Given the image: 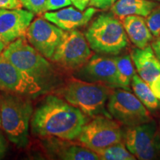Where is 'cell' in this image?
<instances>
[{
	"mask_svg": "<svg viewBox=\"0 0 160 160\" xmlns=\"http://www.w3.org/2000/svg\"><path fill=\"white\" fill-rule=\"evenodd\" d=\"M102 160H136L134 156L130 153L124 142L110 145L108 147L93 151Z\"/></svg>",
	"mask_w": 160,
	"mask_h": 160,
	"instance_id": "21",
	"label": "cell"
},
{
	"mask_svg": "<svg viewBox=\"0 0 160 160\" xmlns=\"http://www.w3.org/2000/svg\"><path fill=\"white\" fill-rule=\"evenodd\" d=\"M148 27L153 37H160V3L145 17Z\"/></svg>",
	"mask_w": 160,
	"mask_h": 160,
	"instance_id": "22",
	"label": "cell"
},
{
	"mask_svg": "<svg viewBox=\"0 0 160 160\" xmlns=\"http://www.w3.org/2000/svg\"><path fill=\"white\" fill-rule=\"evenodd\" d=\"M71 3L79 11H85L89 6L91 0H71Z\"/></svg>",
	"mask_w": 160,
	"mask_h": 160,
	"instance_id": "28",
	"label": "cell"
},
{
	"mask_svg": "<svg viewBox=\"0 0 160 160\" xmlns=\"http://www.w3.org/2000/svg\"><path fill=\"white\" fill-rule=\"evenodd\" d=\"M149 85L156 97L160 100V75L158 76Z\"/></svg>",
	"mask_w": 160,
	"mask_h": 160,
	"instance_id": "27",
	"label": "cell"
},
{
	"mask_svg": "<svg viewBox=\"0 0 160 160\" xmlns=\"http://www.w3.org/2000/svg\"><path fill=\"white\" fill-rule=\"evenodd\" d=\"M108 113L126 128L147 123L153 118L137 96L123 88H113L107 102Z\"/></svg>",
	"mask_w": 160,
	"mask_h": 160,
	"instance_id": "6",
	"label": "cell"
},
{
	"mask_svg": "<svg viewBox=\"0 0 160 160\" xmlns=\"http://www.w3.org/2000/svg\"><path fill=\"white\" fill-rule=\"evenodd\" d=\"M85 34L77 30L66 31L51 60L67 70H77L93 57Z\"/></svg>",
	"mask_w": 160,
	"mask_h": 160,
	"instance_id": "9",
	"label": "cell"
},
{
	"mask_svg": "<svg viewBox=\"0 0 160 160\" xmlns=\"http://www.w3.org/2000/svg\"><path fill=\"white\" fill-rule=\"evenodd\" d=\"M159 129H160V118H159Z\"/></svg>",
	"mask_w": 160,
	"mask_h": 160,
	"instance_id": "34",
	"label": "cell"
},
{
	"mask_svg": "<svg viewBox=\"0 0 160 160\" xmlns=\"http://www.w3.org/2000/svg\"><path fill=\"white\" fill-rule=\"evenodd\" d=\"M117 1V0H91L89 6L100 10H108L111 8Z\"/></svg>",
	"mask_w": 160,
	"mask_h": 160,
	"instance_id": "25",
	"label": "cell"
},
{
	"mask_svg": "<svg viewBox=\"0 0 160 160\" xmlns=\"http://www.w3.org/2000/svg\"><path fill=\"white\" fill-rule=\"evenodd\" d=\"M152 1H156V2H160V0H152Z\"/></svg>",
	"mask_w": 160,
	"mask_h": 160,
	"instance_id": "33",
	"label": "cell"
},
{
	"mask_svg": "<svg viewBox=\"0 0 160 160\" xmlns=\"http://www.w3.org/2000/svg\"><path fill=\"white\" fill-rule=\"evenodd\" d=\"M159 4L152 0H117L111 9L116 17L122 20L130 15L146 17Z\"/></svg>",
	"mask_w": 160,
	"mask_h": 160,
	"instance_id": "18",
	"label": "cell"
},
{
	"mask_svg": "<svg viewBox=\"0 0 160 160\" xmlns=\"http://www.w3.org/2000/svg\"><path fill=\"white\" fill-rule=\"evenodd\" d=\"M97 12V8L93 7L85 11L68 7L57 11L45 12L43 17L63 31H68L87 25Z\"/></svg>",
	"mask_w": 160,
	"mask_h": 160,
	"instance_id": "14",
	"label": "cell"
},
{
	"mask_svg": "<svg viewBox=\"0 0 160 160\" xmlns=\"http://www.w3.org/2000/svg\"><path fill=\"white\" fill-rule=\"evenodd\" d=\"M131 57L138 74L148 85L160 75V59L151 45L133 48Z\"/></svg>",
	"mask_w": 160,
	"mask_h": 160,
	"instance_id": "16",
	"label": "cell"
},
{
	"mask_svg": "<svg viewBox=\"0 0 160 160\" xmlns=\"http://www.w3.org/2000/svg\"><path fill=\"white\" fill-rule=\"evenodd\" d=\"M6 45H6L5 41H4V40L2 39V38L0 37V55L2 53L4 49L5 48Z\"/></svg>",
	"mask_w": 160,
	"mask_h": 160,
	"instance_id": "31",
	"label": "cell"
},
{
	"mask_svg": "<svg viewBox=\"0 0 160 160\" xmlns=\"http://www.w3.org/2000/svg\"><path fill=\"white\" fill-rule=\"evenodd\" d=\"M71 0H46V11H53L71 5Z\"/></svg>",
	"mask_w": 160,
	"mask_h": 160,
	"instance_id": "24",
	"label": "cell"
},
{
	"mask_svg": "<svg viewBox=\"0 0 160 160\" xmlns=\"http://www.w3.org/2000/svg\"><path fill=\"white\" fill-rule=\"evenodd\" d=\"M64 33L62 29L45 18H37L29 25L25 38L42 55L51 59Z\"/></svg>",
	"mask_w": 160,
	"mask_h": 160,
	"instance_id": "11",
	"label": "cell"
},
{
	"mask_svg": "<svg viewBox=\"0 0 160 160\" xmlns=\"http://www.w3.org/2000/svg\"><path fill=\"white\" fill-rule=\"evenodd\" d=\"M22 5L19 0H0V10L1 9H19Z\"/></svg>",
	"mask_w": 160,
	"mask_h": 160,
	"instance_id": "26",
	"label": "cell"
},
{
	"mask_svg": "<svg viewBox=\"0 0 160 160\" xmlns=\"http://www.w3.org/2000/svg\"><path fill=\"white\" fill-rule=\"evenodd\" d=\"M77 139L93 151L123 142V131L121 125L111 117L98 115L86 122Z\"/></svg>",
	"mask_w": 160,
	"mask_h": 160,
	"instance_id": "7",
	"label": "cell"
},
{
	"mask_svg": "<svg viewBox=\"0 0 160 160\" xmlns=\"http://www.w3.org/2000/svg\"><path fill=\"white\" fill-rule=\"evenodd\" d=\"M131 85L134 94L148 111H154L160 108V100L156 97L148 84L139 75L133 76Z\"/></svg>",
	"mask_w": 160,
	"mask_h": 160,
	"instance_id": "19",
	"label": "cell"
},
{
	"mask_svg": "<svg viewBox=\"0 0 160 160\" xmlns=\"http://www.w3.org/2000/svg\"><path fill=\"white\" fill-rule=\"evenodd\" d=\"M113 58L117 66L120 88L131 91L130 85H131L132 78L136 74L131 55L125 54Z\"/></svg>",
	"mask_w": 160,
	"mask_h": 160,
	"instance_id": "20",
	"label": "cell"
},
{
	"mask_svg": "<svg viewBox=\"0 0 160 160\" xmlns=\"http://www.w3.org/2000/svg\"><path fill=\"white\" fill-rule=\"evenodd\" d=\"M33 113L29 97L6 92L0 96L1 126L18 147L25 148L28 144L29 123Z\"/></svg>",
	"mask_w": 160,
	"mask_h": 160,
	"instance_id": "2",
	"label": "cell"
},
{
	"mask_svg": "<svg viewBox=\"0 0 160 160\" xmlns=\"http://www.w3.org/2000/svg\"><path fill=\"white\" fill-rule=\"evenodd\" d=\"M113 88L103 84L71 78L59 91L62 99L79 108L84 114L94 117L106 115V103Z\"/></svg>",
	"mask_w": 160,
	"mask_h": 160,
	"instance_id": "4",
	"label": "cell"
},
{
	"mask_svg": "<svg viewBox=\"0 0 160 160\" xmlns=\"http://www.w3.org/2000/svg\"><path fill=\"white\" fill-rule=\"evenodd\" d=\"M22 7L34 14H41L46 11V0H19Z\"/></svg>",
	"mask_w": 160,
	"mask_h": 160,
	"instance_id": "23",
	"label": "cell"
},
{
	"mask_svg": "<svg viewBox=\"0 0 160 160\" xmlns=\"http://www.w3.org/2000/svg\"><path fill=\"white\" fill-rule=\"evenodd\" d=\"M2 54L16 67L34 78L42 88L54 77L53 67L47 58L35 49L25 37L6 45Z\"/></svg>",
	"mask_w": 160,
	"mask_h": 160,
	"instance_id": "5",
	"label": "cell"
},
{
	"mask_svg": "<svg viewBox=\"0 0 160 160\" xmlns=\"http://www.w3.org/2000/svg\"><path fill=\"white\" fill-rule=\"evenodd\" d=\"M48 138L45 142L46 151L52 157L65 160H99L97 153L82 145L70 142L57 137Z\"/></svg>",
	"mask_w": 160,
	"mask_h": 160,
	"instance_id": "15",
	"label": "cell"
},
{
	"mask_svg": "<svg viewBox=\"0 0 160 160\" xmlns=\"http://www.w3.org/2000/svg\"><path fill=\"white\" fill-rule=\"evenodd\" d=\"M151 47L154 51L155 54L160 59V38L152 42Z\"/></svg>",
	"mask_w": 160,
	"mask_h": 160,
	"instance_id": "29",
	"label": "cell"
},
{
	"mask_svg": "<svg viewBox=\"0 0 160 160\" xmlns=\"http://www.w3.org/2000/svg\"><path fill=\"white\" fill-rule=\"evenodd\" d=\"M123 142L137 159H156L160 152V132L153 120L127 128L123 132Z\"/></svg>",
	"mask_w": 160,
	"mask_h": 160,
	"instance_id": "8",
	"label": "cell"
},
{
	"mask_svg": "<svg viewBox=\"0 0 160 160\" xmlns=\"http://www.w3.org/2000/svg\"><path fill=\"white\" fill-rule=\"evenodd\" d=\"M85 116L62 98L49 95L33 113L32 132L42 137L73 141L77 139L87 122Z\"/></svg>",
	"mask_w": 160,
	"mask_h": 160,
	"instance_id": "1",
	"label": "cell"
},
{
	"mask_svg": "<svg viewBox=\"0 0 160 160\" xmlns=\"http://www.w3.org/2000/svg\"><path fill=\"white\" fill-rule=\"evenodd\" d=\"M33 18L34 13L28 10H0V37L6 45L19 38L25 37Z\"/></svg>",
	"mask_w": 160,
	"mask_h": 160,
	"instance_id": "13",
	"label": "cell"
},
{
	"mask_svg": "<svg viewBox=\"0 0 160 160\" xmlns=\"http://www.w3.org/2000/svg\"><path fill=\"white\" fill-rule=\"evenodd\" d=\"M75 77L90 82L103 84L111 88H120L114 59L93 54L81 68L76 70Z\"/></svg>",
	"mask_w": 160,
	"mask_h": 160,
	"instance_id": "12",
	"label": "cell"
},
{
	"mask_svg": "<svg viewBox=\"0 0 160 160\" xmlns=\"http://www.w3.org/2000/svg\"><path fill=\"white\" fill-rule=\"evenodd\" d=\"M128 39L139 48H144L153 40L145 18L141 16L130 15L121 20Z\"/></svg>",
	"mask_w": 160,
	"mask_h": 160,
	"instance_id": "17",
	"label": "cell"
},
{
	"mask_svg": "<svg viewBox=\"0 0 160 160\" xmlns=\"http://www.w3.org/2000/svg\"><path fill=\"white\" fill-rule=\"evenodd\" d=\"M90 47L95 53L117 55L128 45V37L123 24L113 13L99 14L85 33Z\"/></svg>",
	"mask_w": 160,
	"mask_h": 160,
	"instance_id": "3",
	"label": "cell"
},
{
	"mask_svg": "<svg viewBox=\"0 0 160 160\" xmlns=\"http://www.w3.org/2000/svg\"><path fill=\"white\" fill-rule=\"evenodd\" d=\"M6 151V142L3 136L0 133V159L3 157Z\"/></svg>",
	"mask_w": 160,
	"mask_h": 160,
	"instance_id": "30",
	"label": "cell"
},
{
	"mask_svg": "<svg viewBox=\"0 0 160 160\" xmlns=\"http://www.w3.org/2000/svg\"><path fill=\"white\" fill-rule=\"evenodd\" d=\"M0 126H1V113H0Z\"/></svg>",
	"mask_w": 160,
	"mask_h": 160,
	"instance_id": "32",
	"label": "cell"
},
{
	"mask_svg": "<svg viewBox=\"0 0 160 160\" xmlns=\"http://www.w3.org/2000/svg\"><path fill=\"white\" fill-rule=\"evenodd\" d=\"M0 90L6 93L36 97L42 93L43 88L34 78L13 65L7 58L0 55Z\"/></svg>",
	"mask_w": 160,
	"mask_h": 160,
	"instance_id": "10",
	"label": "cell"
}]
</instances>
